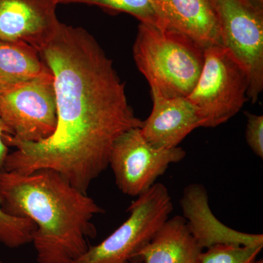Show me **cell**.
Here are the masks:
<instances>
[{
    "label": "cell",
    "instance_id": "13",
    "mask_svg": "<svg viewBox=\"0 0 263 263\" xmlns=\"http://www.w3.org/2000/svg\"><path fill=\"white\" fill-rule=\"evenodd\" d=\"M202 251L184 218L175 216L167 219L138 252L133 263H200Z\"/></svg>",
    "mask_w": 263,
    "mask_h": 263
},
{
    "label": "cell",
    "instance_id": "12",
    "mask_svg": "<svg viewBox=\"0 0 263 263\" xmlns=\"http://www.w3.org/2000/svg\"><path fill=\"white\" fill-rule=\"evenodd\" d=\"M167 29L187 36L202 48L221 46L219 23L211 0H161Z\"/></svg>",
    "mask_w": 263,
    "mask_h": 263
},
{
    "label": "cell",
    "instance_id": "19",
    "mask_svg": "<svg viewBox=\"0 0 263 263\" xmlns=\"http://www.w3.org/2000/svg\"><path fill=\"white\" fill-rule=\"evenodd\" d=\"M5 134L9 135V130L0 117V171L4 170L5 161L7 157L9 155L8 146H7L3 141V136Z\"/></svg>",
    "mask_w": 263,
    "mask_h": 263
},
{
    "label": "cell",
    "instance_id": "8",
    "mask_svg": "<svg viewBox=\"0 0 263 263\" xmlns=\"http://www.w3.org/2000/svg\"><path fill=\"white\" fill-rule=\"evenodd\" d=\"M185 157L186 152L179 146L155 148L142 135L141 128H133L114 142L108 164L119 190L124 195L138 197L149 190L171 164Z\"/></svg>",
    "mask_w": 263,
    "mask_h": 263
},
{
    "label": "cell",
    "instance_id": "21",
    "mask_svg": "<svg viewBox=\"0 0 263 263\" xmlns=\"http://www.w3.org/2000/svg\"><path fill=\"white\" fill-rule=\"evenodd\" d=\"M0 263H3V262H2L1 259H0Z\"/></svg>",
    "mask_w": 263,
    "mask_h": 263
},
{
    "label": "cell",
    "instance_id": "16",
    "mask_svg": "<svg viewBox=\"0 0 263 263\" xmlns=\"http://www.w3.org/2000/svg\"><path fill=\"white\" fill-rule=\"evenodd\" d=\"M36 226L28 218L8 214L0 200V243L10 249H16L32 243Z\"/></svg>",
    "mask_w": 263,
    "mask_h": 263
},
{
    "label": "cell",
    "instance_id": "20",
    "mask_svg": "<svg viewBox=\"0 0 263 263\" xmlns=\"http://www.w3.org/2000/svg\"><path fill=\"white\" fill-rule=\"evenodd\" d=\"M243 1L256 8L263 9V0H243Z\"/></svg>",
    "mask_w": 263,
    "mask_h": 263
},
{
    "label": "cell",
    "instance_id": "11",
    "mask_svg": "<svg viewBox=\"0 0 263 263\" xmlns=\"http://www.w3.org/2000/svg\"><path fill=\"white\" fill-rule=\"evenodd\" d=\"M153 107L143 121L142 135L157 148H176L189 134L202 127L200 118L187 98H166L151 91Z\"/></svg>",
    "mask_w": 263,
    "mask_h": 263
},
{
    "label": "cell",
    "instance_id": "14",
    "mask_svg": "<svg viewBox=\"0 0 263 263\" xmlns=\"http://www.w3.org/2000/svg\"><path fill=\"white\" fill-rule=\"evenodd\" d=\"M50 75L36 48L22 41L0 40V89Z\"/></svg>",
    "mask_w": 263,
    "mask_h": 263
},
{
    "label": "cell",
    "instance_id": "7",
    "mask_svg": "<svg viewBox=\"0 0 263 263\" xmlns=\"http://www.w3.org/2000/svg\"><path fill=\"white\" fill-rule=\"evenodd\" d=\"M221 46L248 78L247 97L255 103L263 91V9L243 0H211Z\"/></svg>",
    "mask_w": 263,
    "mask_h": 263
},
{
    "label": "cell",
    "instance_id": "17",
    "mask_svg": "<svg viewBox=\"0 0 263 263\" xmlns=\"http://www.w3.org/2000/svg\"><path fill=\"white\" fill-rule=\"evenodd\" d=\"M263 245H217L202 251L200 263H263L257 257Z\"/></svg>",
    "mask_w": 263,
    "mask_h": 263
},
{
    "label": "cell",
    "instance_id": "4",
    "mask_svg": "<svg viewBox=\"0 0 263 263\" xmlns=\"http://www.w3.org/2000/svg\"><path fill=\"white\" fill-rule=\"evenodd\" d=\"M248 78L222 46L204 49L203 66L187 97L202 127L214 128L235 117L249 101Z\"/></svg>",
    "mask_w": 263,
    "mask_h": 263
},
{
    "label": "cell",
    "instance_id": "6",
    "mask_svg": "<svg viewBox=\"0 0 263 263\" xmlns=\"http://www.w3.org/2000/svg\"><path fill=\"white\" fill-rule=\"evenodd\" d=\"M54 78L43 76L0 89V117L9 135V142L35 143L49 138L57 127Z\"/></svg>",
    "mask_w": 263,
    "mask_h": 263
},
{
    "label": "cell",
    "instance_id": "5",
    "mask_svg": "<svg viewBox=\"0 0 263 263\" xmlns=\"http://www.w3.org/2000/svg\"><path fill=\"white\" fill-rule=\"evenodd\" d=\"M174 209L163 183H155L128 208L129 217L99 245L91 247L72 263H133Z\"/></svg>",
    "mask_w": 263,
    "mask_h": 263
},
{
    "label": "cell",
    "instance_id": "1",
    "mask_svg": "<svg viewBox=\"0 0 263 263\" xmlns=\"http://www.w3.org/2000/svg\"><path fill=\"white\" fill-rule=\"evenodd\" d=\"M40 54L54 78L56 129L40 142L7 143L15 151L7 157L4 171L53 170L87 194L108 167L118 137L141 128L143 121L129 105L113 61L86 29L62 23Z\"/></svg>",
    "mask_w": 263,
    "mask_h": 263
},
{
    "label": "cell",
    "instance_id": "9",
    "mask_svg": "<svg viewBox=\"0 0 263 263\" xmlns=\"http://www.w3.org/2000/svg\"><path fill=\"white\" fill-rule=\"evenodd\" d=\"M57 0H0V40L22 41L41 51L61 26Z\"/></svg>",
    "mask_w": 263,
    "mask_h": 263
},
{
    "label": "cell",
    "instance_id": "3",
    "mask_svg": "<svg viewBox=\"0 0 263 263\" xmlns=\"http://www.w3.org/2000/svg\"><path fill=\"white\" fill-rule=\"evenodd\" d=\"M137 67L151 88L166 98H187L204 62V48L182 33L140 23L133 47Z\"/></svg>",
    "mask_w": 263,
    "mask_h": 263
},
{
    "label": "cell",
    "instance_id": "15",
    "mask_svg": "<svg viewBox=\"0 0 263 263\" xmlns=\"http://www.w3.org/2000/svg\"><path fill=\"white\" fill-rule=\"evenodd\" d=\"M59 5H94L111 13H125L140 23L161 29H167L161 0H57Z\"/></svg>",
    "mask_w": 263,
    "mask_h": 263
},
{
    "label": "cell",
    "instance_id": "10",
    "mask_svg": "<svg viewBox=\"0 0 263 263\" xmlns=\"http://www.w3.org/2000/svg\"><path fill=\"white\" fill-rule=\"evenodd\" d=\"M180 202L186 226L202 249L217 245H263L262 234L237 231L216 219L209 206V195L203 185H188Z\"/></svg>",
    "mask_w": 263,
    "mask_h": 263
},
{
    "label": "cell",
    "instance_id": "18",
    "mask_svg": "<svg viewBox=\"0 0 263 263\" xmlns=\"http://www.w3.org/2000/svg\"><path fill=\"white\" fill-rule=\"evenodd\" d=\"M247 118L246 141L251 150L263 158V116L245 112Z\"/></svg>",
    "mask_w": 263,
    "mask_h": 263
},
{
    "label": "cell",
    "instance_id": "2",
    "mask_svg": "<svg viewBox=\"0 0 263 263\" xmlns=\"http://www.w3.org/2000/svg\"><path fill=\"white\" fill-rule=\"evenodd\" d=\"M0 200L10 215L35 224L32 241L37 263H72L97 236L93 219L105 210L60 173L29 174L0 171Z\"/></svg>",
    "mask_w": 263,
    "mask_h": 263
}]
</instances>
